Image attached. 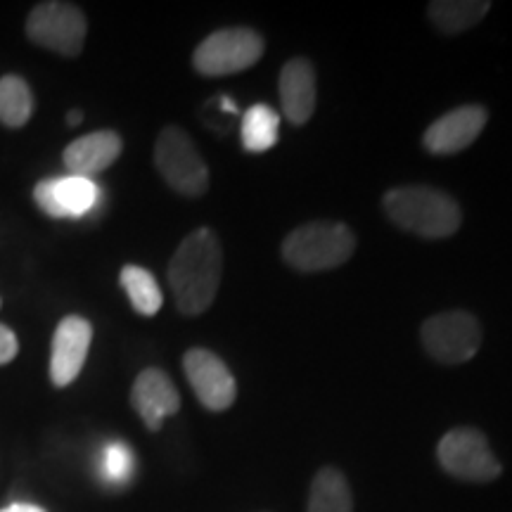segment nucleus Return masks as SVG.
<instances>
[{
  "mask_svg": "<svg viewBox=\"0 0 512 512\" xmlns=\"http://www.w3.org/2000/svg\"><path fill=\"white\" fill-rule=\"evenodd\" d=\"M223 275V249L211 228H197L178 245L169 264V285L183 316H202L214 304Z\"/></svg>",
  "mask_w": 512,
  "mask_h": 512,
  "instance_id": "obj_1",
  "label": "nucleus"
},
{
  "mask_svg": "<svg viewBox=\"0 0 512 512\" xmlns=\"http://www.w3.org/2000/svg\"><path fill=\"white\" fill-rule=\"evenodd\" d=\"M382 207L396 228L422 240L451 238L463 223L460 204L432 185H403L389 190L382 197Z\"/></svg>",
  "mask_w": 512,
  "mask_h": 512,
  "instance_id": "obj_2",
  "label": "nucleus"
},
{
  "mask_svg": "<svg viewBox=\"0 0 512 512\" xmlns=\"http://www.w3.org/2000/svg\"><path fill=\"white\" fill-rule=\"evenodd\" d=\"M356 252V235L347 223L313 221L294 228L283 242L285 264L299 273H320L347 264Z\"/></svg>",
  "mask_w": 512,
  "mask_h": 512,
  "instance_id": "obj_3",
  "label": "nucleus"
},
{
  "mask_svg": "<svg viewBox=\"0 0 512 512\" xmlns=\"http://www.w3.org/2000/svg\"><path fill=\"white\" fill-rule=\"evenodd\" d=\"M155 166L171 190L197 200L209 190V166L181 126H166L155 143Z\"/></svg>",
  "mask_w": 512,
  "mask_h": 512,
  "instance_id": "obj_4",
  "label": "nucleus"
},
{
  "mask_svg": "<svg viewBox=\"0 0 512 512\" xmlns=\"http://www.w3.org/2000/svg\"><path fill=\"white\" fill-rule=\"evenodd\" d=\"M266 43L259 31L228 27L209 34L192 53V67L202 76H230L254 67L264 57Z\"/></svg>",
  "mask_w": 512,
  "mask_h": 512,
  "instance_id": "obj_5",
  "label": "nucleus"
},
{
  "mask_svg": "<svg viewBox=\"0 0 512 512\" xmlns=\"http://www.w3.org/2000/svg\"><path fill=\"white\" fill-rule=\"evenodd\" d=\"M437 460L451 477L470 484H489L503 475L501 460L489 439L475 427H453L437 444Z\"/></svg>",
  "mask_w": 512,
  "mask_h": 512,
  "instance_id": "obj_6",
  "label": "nucleus"
},
{
  "mask_svg": "<svg viewBox=\"0 0 512 512\" xmlns=\"http://www.w3.org/2000/svg\"><path fill=\"white\" fill-rule=\"evenodd\" d=\"M422 347L434 361L446 366H463L482 347V325L470 311L434 313L420 328Z\"/></svg>",
  "mask_w": 512,
  "mask_h": 512,
  "instance_id": "obj_7",
  "label": "nucleus"
},
{
  "mask_svg": "<svg viewBox=\"0 0 512 512\" xmlns=\"http://www.w3.org/2000/svg\"><path fill=\"white\" fill-rule=\"evenodd\" d=\"M86 34V15L72 3L50 0V3L36 5L29 12L27 36L36 46L53 50L57 55L79 57L83 43H86Z\"/></svg>",
  "mask_w": 512,
  "mask_h": 512,
  "instance_id": "obj_8",
  "label": "nucleus"
},
{
  "mask_svg": "<svg viewBox=\"0 0 512 512\" xmlns=\"http://www.w3.org/2000/svg\"><path fill=\"white\" fill-rule=\"evenodd\" d=\"M183 373L192 392L207 411L223 413L238 399V382L230 368L209 349H188L183 356Z\"/></svg>",
  "mask_w": 512,
  "mask_h": 512,
  "instance_id": "obj_9",
  "label": "nucleus"
},
{
  "mask_svg": "<svg viewBox=\"0 0 512 512\" xmlns=\"http://www.w3.org/2000/svg\"><path fill=\"white\" fill-rule=\"evenodd\" d=\"M91 342V320L81 316H67L60 320L53 335V347H50V382L55 387H69L81 375Z\"/></svg>",
  "mask_w": 512,
  "mask_h": 512,
  "instance_id": "obj_10",
  "label": "nucleus"
},
{
  "mask_svg": "<svg viewBox=\"0 0 512 512\" xmlns=\"http://www.w3.org/2000/svg\"><path fill=\"white\" fill-rule=\"evenodd\" d=\"M100 188L91 178H46L34 188V202L53 219H79L98 204Z\"/></svg>",
  "mask_w": 512,
  "mask_h": 512,
  "instance_id": "obj_11",
  "label": "nucleus"
},
{
  "mask_svg": "<svg viewBox=\"0 0 512 512\" xmlns=\"http://www.w3.org/2000/svg\"><path fill=\"white\" fill-rule=\"evenodd\" d=\"M489 112L482 105H463L446 112L427 128L422 145L432 155H458L482 136Z\"/></svg>",
  "mask_w": 512,
  "mask_h": 512,
  "instance_id": "obj_12",
  "label": "nucleus"
},
{
  "mask_svg": "<svg viewBox=\"0 0 512 512\" xmlns=\"http://www.w3.org/2000/svg\"><path fill=\"white\" fill-rule=\"evenodd\" d=\"M131 403L147 430L159 432L164 418H171L181 411V394L164 370L145 368L133 382Z\"/></svg>",
  "mask_w": 512,
  "mask_h": 512,
  "instance_id": "obj_13",
  "label": "nucleus"
},
{
  "mask_svg": "<svg viewBox=\"0 0 512 512\" xmlns=\"http://www.w3.org/2000/svg\"><path fill=\"white\" fill-rule=\"evenodd\" d=\"M278 91L280 105H283V112L290 119V124H306L313 117V112H316L318 100V83L313 64L306 57H292L290 62H285L283 72H280Z\"/></svg>",
  "mask_w": 512,
  "mask_h": 512,
  "instance_id": "obj_14",
  "label": "nucleus"
},
{
  "mask_svg": "<svg viewBox=\"0 0 512 512\" xmlns=\"http://www.w3.org/2000/svg\"><path fill=\"white\" fill-rule=\"evenodd\" d=\"M121 150H124V140H121L119 133L95 131L69 143L62 159L69 176L91 178L93 181V176L102 174V171L110 169L117 162Z\"/></svg>",
  "mask_w": 512,
  "mask_h": 512,
  "instance_id": "obj_15",
  "label": "nucleus"
},
{
  "mask_svg": "<svg viewBox=\"0 0 512 512\" xmlns=\"http://www.w3.org/2000/svg\"><path fill=\"white\" fill-rule=\"evenodd\" d=\"M306 512H354V494L349 479L337 467H320L309 489Z\"/></svg>",
  "mask_w": 512,
  "mask_h": 512,
  "instance_id": "obj_16",
  "label": "nucleus"
},
{
  "mask_svg": "<svg viewBox=\"0 0 512 512\" xmlns=\"http://www.w3.org/2000/svg\"><path fill=\"white\" fill-rule=\"evenodd\" d=\"M489 10V0H434L427 5V17L441 34L456 36L477 27Z\"/></svg>",
  "mask_w": 512,
  "mask_h": 512,
  "instance_id": "obj_17",
  "label": "nucleus"
},
{
  "mask_svg": "<svg viewBox=\"0 0 512 512\" xmlns=\"http://www.w3.org/2000/svg\"><path fill=\"white\" fill-rule=\"evenodd\" d=\"M121 287L128 294V302L136 309L140 316H157L164 304V294L159 290L155 275H152L143 266H124L121 268Z\"/></svg>",
  "mask_w": 512,
  "mask_h": 512,
  "instance_id": "obj_18",
  "label": "nucleus"
},
{
  "mask_svg": "<svg viewBox=\"0 0 512 512\" xmlns=\"http://www.w3.org/2000/svg\"><path fill=\"white\" fill-rule=\"evenodd\" d=\"M34 114V95L22 76L8 74L0 79V124L22 128Z\"/></svg>",
  "mask_w": 512,
  "mask_h": 512,
  "instance_id": "obj_19",
  "label": "nucleus"
},
{
  "mask_svg": "<svg viewBox=\"0 0 512 512\" xmlns=\"http://www.w3.org/2000/svg\"><path fill=\"white\" fill-rule=\"evenodd\" d=\"M280 117L273 107L252 105L242 117V145L247 152H266L278 143Z\"/></svg>",
  "mask_w": 512,
  "mask_h": 512,
  "instance_id": "obj_20",
  "label": "nucleus"
},
{
  "mask_svg": "<svg viewBox=\"0 0 512 512\" xmlns=\"http://www.w3.org/2000/svg\"><path fill=\"white\" fill-rule=\"evenodd\" d=\"M100 475L107 484L124 486L136 475V456L126 444H110L102 451Z\"/></svg>",
  "mask_w": 512,
  "mask_h": 512,
  "instance_id": "obj_21",
  "label": "nucleus"
},
{
  "mask_svg": "<svg viewBox=\"0 0 512 512\" xmlns=\"http://www.w3.org/2000/svg\"><path fill=\"white\" fill-rule=\"evenodd\" d=\"M19 351V342L8 325H0V366L10 363L12 358L17 356Z\"/></svg>",
  "mask_w": 512,
  "mask_h": 512,
  "instance_id": "obj_22",
  "label": "nucleus"
},
{
  "mask_svg": "<svg viewBox=\"0 0 512 512\" xmlns=\"http://www.w3.org/2000/svg\"><path fill=\"white\" fill-rule=\"evenodd\" d=\"M0 512H46V510H43L41 505H34V503H12Z\"/></svg>",
  "mask_w": 512,
  "mask_h": 512,
  "instance_id": "obj_23",
  "label": "nucleus"
},
{
  "mask_svg": "<svg viewBox=\"0 0 512 512\" xmlns=\"http://www.w3.org/2000/svg\"><path fill=\"white\" fill-rule=\"evenodd\" d=\"M83 121V112L81 110H72L67 114V126H79Z\"/></svg>",
  "mask_w": 512,
  "mask_h": 512,
  "instance_id": "obj_24",
  "label": "nucleus"
}]
</instances>
